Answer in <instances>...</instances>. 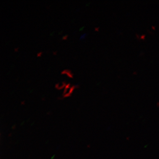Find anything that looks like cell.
<instances>
[{
	"mask_svg": "<svg viewBox=\"0 0 159 159\" xmlns=\"http://www.w3.org/2000/svg\"><path fill=\"white\" fill-rule=\"evenodd\" d=\"M67 37V35H65V36H63L62 39H65Z\"/></svg>",
	"mask_w": 159,
	"mask_h": 159,
	"instance_id": "5b68a950",
	"label": "cell"
},
{
	"mask_svg": "<svg viewBox=\"0 0 159 159\" xmlns=\"http://www.w3.org/2000/svg\"><path fill=\"white\" fill-rule=\"evenodd\" d=\"M61 74H66L68 75V77H73V74L71 73V71L70 70H64L61 72Z\"/></svg>",
	"mask_w": 159,
	"mask_h": 159,
	"instance_id": "7a4b0ae2",
	"label": "cell"
},
{
	"mask_svg": "<svg viewBox=\"0 0 159 159\" xmlns=\"http://www.w3.org/2000/svg\"><path fill=\"white\" fill-rule=\"evenodd\" d=\"M85 35H86L85 33H84V34H82V35H81V36H80V39L83 38H84V37H85Z\"/></svg>",
	"mask_w": 159,
	"mask_h": 159,
	"instance_id": "3957f363",
	"label": "cell"
},
{
	"mask_svg": "<svg viewBox=\"0 0 159 159\" xmlns=\"http://www.w3.org/2000/svg\"><path fill=\"white\" fill-rule=\"evenodd\" d=\"M66 82H64V81H62L61 83H58L57 84H55V88L58 89H62L63 88L65 87L66 85Z\"/></svg>",
	"mask_w": 159,
	"mask_h": 159,
	"instance_id": "6da1fadb",
	"label": "cell"
},
{
	"mask_svg": "<svg viewBox=\"0 0 159 159\" xmlns=\"http://www.w3.org/2000/svg\"><path fill=\"white\" fill-rule=\"evenodd\" d=\"M41 54V52H39V53H38L37 56H39Z\"/></svg>",
	"mask_w": 159,
	"mask_h": 159,
	"instance_id": "277c9868",
	"label": "cell"
}]
</instances>
